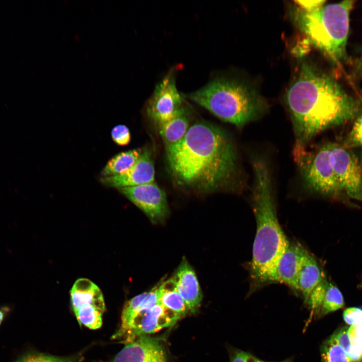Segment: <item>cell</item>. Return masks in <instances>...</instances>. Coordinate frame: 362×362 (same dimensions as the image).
Segmentation results:
<instances>
[{"label":"cell","instance_id":"7","mask_svg":"<svg viewBox=\"0 0 362 362\" xmlns=\"http://www.w3.org/2000/svg\"><path fill=\"white\" fill-rule=\"evenodd\" d=\"M70 294L72 310L79 325L99 329L106 309L100 288L89 280L81 278L74 283Z\"/></svg>","mask_w":362,"mask_h":362},{"label":"cell","instance_id":"6","mask_svg":"<svg viewBox=\"0 0 362 362\" xmlns=\"http://www.w3.org/2000/svg\"><path fill=\"white\" fill-rule=\"evenodd\" d=\"M329 142L310 151L295 146L293 154L306 186L319 195L338 198L345 195L329 159Z\"/></svg>","mask_w":362,"mask_h":362},{"label":"cell","instance_id":"31","mask_svg":"<svg viewBox=\"0 0 362 362\" xmlns=\"http://www.w3.org/2000/svg\"><path fill=\"white\" fill-rule=\"evenodd\" d=\"M10 308L7 306L2 307L0 308V325L10 311Z\"/></svg>","mask_w":362,"mask_h":362},{"label":"cell","instance_id":"21","mask_svg":"<svg viewBox=\"0 0 362 362\" xmlns=\"http://www.w3.org/2000/svg\"><path fill=\"white\" fill-rule=\"evenodd\" d=\"M322 362H350L345 352L332 337L321 346Z\"/></svg>","mask_w":362,"mask_h":362},{"label":"cell","instance_id":"20","mask_svg":"<svg viewBox=\"0 0 362 362\" xmlns=\"http://www.w3.org/2000/svg\"><path fill=\"white\" fill-rule=\"evenodd\" d=\"M344 305L343 295L339 289L329 282L324 301L320 310V317L334 312Z\"/></svg>","mask_w":362,"mask_h":362},{"label":"cell","instance_id":"14","mask_svg":"<svg viewBox=\"0 0 362 362\" xmlns=\"http://www.w3.org/2000/svg\"><path fill=\"white\" fill-rule=\"evenodd\" d=\"M306 251V249L298 243H290L279 259L269 284H284L296 290L298 274Z\"/></svg>","mask_w":362,"mask_h":362},{"label":"cell","instance_id":"33","mask_svg":"<svg viewBox=\"0 0 362 362\" xmlns=\"http://www.w3.org/2000/svg\"><path fill=\"white\" fill-rule=\"evenodd\" d=\"M360 65L362 67V54L360 59Z\"/></svg>","mask_w":362,"mask_h":362},{"label":"cell","instance_id":"25","mask_svg":"<svg viewBox=\"0 0 362 362\" xmlns=\"http://www.w3.org/2000/svg\"><path fill=\"white\" fill-rule=\"evenodd\" d=\"M113 141L118 145H127L131 141V133L129 129L125 125L119 124L115 126L111 130Z\"/></svg>","mask_w":362,"mask_h":362},{"label":"cell","instance_id":"27","mask_svg":"<svg viewBox=\"0 0 362 362\" xmlns=\"http://www.w3.org/2000/svg\"><path fill=\"white\" fill-rule=\"evenodd\" d=\"M348 326H344L336 330L331 336L343 348L347 354L350 350L352 345L348 335Z\"/></svg>","mask_w":362,"mask_h":362},{"label":"cell","instance_id":"28","mask_svg":"<svg viewBox=\"0 0 362 362\" xmlns=\"http://www.w3.org/2000/svg\"><path fill=\"white\" fill-rule=\"evenodd\" d=\"M230 362H267L259 359L251 353L239 349L231 350Z\"/></svg>","mask_w":362,"mask_h":362},{"label":"cell","instance_id":"26","mask_svg":"<svg viewBox=\"0 0 362 362\" xmlns=\"http://www.w3.org/2000/svg\"><path fill=\"white\" fill-rule=\"evenodd\" d=\"M344 321L350 326L362 325V309L349 307L343 313Z\"/></svg>","mask_w":362,"mask_h":362},{"label":"cell","instance_id":"11","mask_svg":"<svg viewBox=\"0 0 362 362\" xmlns=\"http://www.w3.org/2000/svg\"><path fill=\"white\" fill-rule=\"evenodd\" d=\"M182 97L178 92L173 72L157 84L148 102V116L158 126L170 120L181 108Z\"/></svg>","mask_w":362,"mask_h":362},{"label":"cell","instance_id":"30","mask_svg":"<svg viewBox=\"0 0 362 362\" xmlns=\"http://www.w3.org/2000/svg\"><path fill=\"white\" fill-rule=\"evenodd\" d=\"M295 2L298 5V7L301 9L305 11L311 12L323 6L325 1L320 0L297 1Z\"/></svg>","mask_w":362,"mask_h":362},{"label":"cell","instance_id":"8","mask_svg":"<svg viewBox=\"0 0 362 362\" xmlns=\"http://www.w3.org/2000/svg\"><path fill=\"white\" fill-rule=\"evenodd\" d=\"M180 317L158 303L149 311L138 314L120 324L112 339L125 345L139 337L173 326Z\"/></svg>","mask_w":362,"mask_h":362},{"label":"cell","instance_id":"23","mask_svg":"<svg viewBox=\"0 0 362 362\" xmlns=\"http://www.w3.org/2000/svg\"><path fill=\"white\" fill-rule=\"evenodd\" d=\"M328 283L329 282L324 278L314 288L307 299L305 301L313 313L319 315L324 301Z\"/></svg>","mask_w":362,"mask_h":362},{"label":"cell","instance_id":"32","mask_svg":"<svg viewBox=\"0 0 362 362\" xmlns=\"http://www.w3.org/2000/svg\"><path fill=\"white\" fill-rule=\"evenodd\" d=\"M280 362H292V360L291 358H288L287 359H285L283 361H280Z\"/></svg>","mask_w":362,"mask_h":362},{"label":"cell","instance_id":"4","mask_svg":"<svg viewBox=\"0 0 362 362\" xmlns=\"http://www.w3.org/2000/svg\"><path fill=\"white\" fill-rule=\"evenodd\" d=\"M186 97L239 128L257 119L266 109L264 101L253 88L230 78H216Z\"/></svg>","mask_w":362,"mask_h":362},{"label":"cell","instance_id":"29","mask_svg":"<svg viewBox=\"0 0 362 362\" xmlns=\"http://www.w3.org/2000/svg\"><path fill=\"white\" fill-rule=\"evenodd\" d=\"M347 332L351 345L362 348V325L350 326Z\"/></svg>","mask_w":362,"mask_h":362},{"label":"cell","instance_id":"1","mask_svg":"<svg viewBox=\"0 0 362 362\" xmlns=\"http://www.w3.org/2000/svg\"><path fill=\"white\" fill-rule=\"evenodd\" d=\"M166 152L170 170L180 185L208 192L236 181L234 145L228 134L214 125L194 123L181 140L166 146Z\"/></svg>","mask_w":362,"mask_h":362},{"label":"cell","instance_id":"10","mask_svg":"<svg viewBox=\"0 0 362 362\" xmlns=\"http://www.w3.org/2000/svg\"><path fill=\"white\" fill-rule=\"evenodd\" d=\"M141 210L153 224L164 221L169 214L165 192L154 182L118 189Z\"/></svg>","mask_w":362,"mask_h":362},{"label":"cell","instance_id":"16","mask_svg":"<svg viewBox=\"0 0 362 362\" xmlns=\"http://www.w3.org/2000/svg\"><path fill=\"white\" fill-rule=\"evenodd\" d=\"M324 278L316 259L306 250L298 274L296 290L301 293L305 301Z\"/></svg>","mask_w":362,"mask_h":362},{"label":"cell","instance_id":"24","mask_svg":"<svg viewBox=\"0 0 362 362\" xmlns=\"http://www.w3.org/2000/svg\"><path fill=\"white\" fill-rule=\"evenodd\" d=\"M345 147L352 149L362 148V113L358 114L343 144Z\"/></svg>","mask_w":362,"mask_h":362},{"label":"cell","instance_id":"12","mask_svg":"<svg viewBox=\"0 0 362 362\" xmlns=\"http://www.w3.org/2000/svg\"><path fill=\"white\" fill-rule=\"evenodd\" d=\"M112 362H167V357L161 338L145 335L125 344Z\"/></svg>","mask_w":362,"mask_h":362},{"label":"cell","instance_id":"19","mask_svg":"<svg viewBox=\"0 0 362 362\" xmlns=\"http://www.w3.org/2000/svg\"><path fill=\"white\" fill-rule=\"evenodd\" d=\"M139 148L131 149L115 155L110 158L101 172V177L122 174L130 169L141 154Z\"/></svg>","mask_w":362,"mask_h":362},{"label":"cell","instance_id":"9","mask_svg":"<svg viewBox=\"0 0 362 362\" xmlns=\"http://www.w3.org/2000/svg\"><path fill=\"white\" fill-rule=\"evenodd\" d=\"M329 145L330 161L345 195L362 202V160L343 144Z\"/></svg>","mask_w":362,"mask_h":362},{"label":"cell","instance_id":"22","mask_svg":"<svg viewBox=\"0 0 362 362\" xmlns=\"http://www.w3.org/2000/svg\"><path fill=\"white\" fill-rule=\"evenodd\" d=\"M80 354L70 356H58L40 352H31L19 358L16 362H81Z\"/></svg>","mask_w":362,"mask_h":362},{"label":"cell","instance_id":"17","mask_svg":"<svg viewBox=\"0 0 362 362\" xmlns=\"http://www.w3.org/2000/svg\"><path fill=\"white\" fill-rule=\"evenodd\" d=\"M189 122L186 113L181 108L169 121L158 126L159 133L166 146L181 140L189 128Z\"/></svg>","mask_w":362,"mask_h":362},{"label":"cell","instance_id":"13","mask_svg":"<svg viewBox=\"0 0 362 362\" xmlns=\"http://www.w3.org/2000/svg\"><path fill=\"white\" fill-rule=\"evenodd\" d=\"M154 178L155 169L151 153L144 150L127 171L115 176L101 177L100 181L106 187L118 189L154 182Z\"/></svg>","mask_w":362,"mask_h":362},{"label":"cell","instance_id":"3","mask_svg":"<svg viewBox=\"0 0 362 362\" xmlns=\"http://www.w3.org/2000/svg\"><path fill=\"white\" fill-rule=\"evenodd\" d=\"M253 174L251 203L256 222L252 259L249 264L250 294L269 284L282 255L290 244L278 221L270 170L265 160H251Z\"/></svg>","mask_w":362,"mask_h":362},{"label":"cell","instance_id":"15","mask_svg":"<svg viewBox=\"0 0 362 362\" xmlns=\"http://www.w3.org/2000/svg\"><path fill=\"white\" fill-rule=\"evenodd\" d=\"M172 278L189 311L196 312L202 300L203 294L196 274L185 257L183 258Z\"/></svg>","mask_w":362,"mask_h":362},{"label":"cell","instance_id":"18","mask_svg":"<svg viewBox=\"0 0 362 362\" xmlns=\"http://www.w3.org/2000/svg\"><path fill=\"white\" fill-rule=\"evenodd\" d=\"M158 303L180 317L189 311L184 299L177 292L172 278L159 282Z\"/></svg>","mask_w":362,"mask_h":362},{"label":"cell","instance_id":"5","mask_svg":"<svg viewBox=\"0 0 362 362\" xmlns=\"http://www.w3.org/2000/svg\"><path fill=\"white\" fill-rule=\"evenodd\" d=\"M353 2L344 1L311 12L296 7L292 11L293 20L311 43L338 62L345 55L349 15Z\"/></svg>","mask_w":362,"mask_h":362},{"label":"cell","instance_id":"2","mask_svg":"<svg viewBox=\"0 0 362 362\" xmlns=\"http://www.w3.org/2000/svg\"><path fill=\"white\" fill-rule=\"evenodd\" d=\"M295 137V146H307L319 133L355 119L360 112L358 101L333 79L307 63L285 96Z\"/></svg>","mask_w":362,"mask_h":362}]
</instances>
